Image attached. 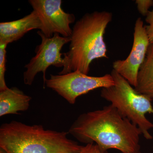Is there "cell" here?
I'll use <instances>...</instances> for the list:
<instances>
[{"label":"cell","instance_id":"cell-1","mask_svg":"<svg viewBox=\"0 0 153 153\" xmlns=\"http://www.w3.org/2000/svg\"><path fill=\"white\" fill-rule=\"evenodd\" d=\"M68 132L79 142L95 144L104 153L111 149L142 153L140 129L111 104L79 115Z\"/></svg>","mask_w":153,"mask_h":153},{"label":"cell","instance_id":"cell-2","mask_svg":"<svg viewBox=\"0 0 153 153\" xmlns=\"http://www.w3.org/2000/svg\"><path fill=\"white\" fill-rule=\"evenodd\" d=\"M112 17L110 12L95 11L85 14L76 22L69 50L63 53L65 65L59 74L78 71L88 75L93 60L108 58L104 35Z\"/></svg>","mask_w":153,"mask_h":153},{"label":"cell","instance_id":"cell-3","mask_svg":"<svg viewBox=\"0 0 153 153\" xmlns=\"http://www.w3.org/2000/svg\"><path fill=\"white\" fill-rule=\"evenodd\" d=\"M68 134L12 121L1 125L0 148L7 153H80L82 146Z\"/></svg>","mask_w":153,"mask_h":153},{"label":"cell","instance_id":"cell-4","mask_svg":"<svg viewBox=\"0 0 153 153\" xmlns=\"http://www.w3.org/2000/svg\"><path fill=\"white\" fill-rule=\"evenodd\" d=\"M111 74L114 85L102 88L101 97L137 126L146 139L152 140L149 131L153 128V123L146 116L147 113L153 115L152 100L138 93L126 79L114 69Z\"/></svg>","mask_w":153,"mask_h":153},{"label":"cell","instance_id":"cell-5","mask_svg":"<svg viewBox=\"0 0 153 153\" xmlns=\"http://www.w3.org/2000/svg\"><path fill=\"white\" fill-rule=\"evenodd\" d=\"M45 84L73 105L80 96L97 88L112 86L114 82L111 74L100 76H89L76 71L61 75L51 74L50 78L46 79Z\"/></svg>","mask_w":153,"mask_h":153},{"label":"cell","instance_id":"cell-6","mask_svg":"<svg viewBox=\"0 0 153 153\" xmlns=\"http://www.w3.org/2000/svg\"><path fill=\"white\" fill-rule=\"evenodd\" d=\"M38 34L41 37V44L36 47V55L25 66L27 70L24 73V81L27 85H32L36 75L41 72L43 74L44 85L48 67L53 66L63 68L65 60L61 51L65 44L70 42V38L60 36L58 33L50 38H47L40 31Z\"/></svg>","mask_w":153,"mask_h":153},{"label":"cell","instance_id":"cell-7","mask_svg":"<svg viewBox=\"0 0 153 153\" xmlns=\"http://www.w3.org/2000/svg\"><path fill=\"white\" fill-rule=\"evenodd\" d=\"M29 2L38 14L41 23L40 31L44 36L50 38L58 33L66 38L71 37L70 25L75 16L63 10L61 0H30Z\"/></svg>","mask_w":153,"mask_h":153},{"label":"cell","instance_id":"cell-8","mask_svg":"<svg viewBox=\"0 0 153 153\" xmlns=\"http://www.w3.org/2000/svg\"><path fill=\"white\" fill-rule=\"evenodd\" d=\"M150 43L146 27L141 18L135 23L132 48L128 57L123 60H117L113 63L114 70L117 72L135 88L138 74L144 61Z\"/></svg>","mask_w":153,"mask_h":153},{"label":"cell","instance_id":"cell-9","mask_svg":"<svg viewBox=\"0 0 153 153\" xmlns=\"http://www.w3.org/2000/svg\"><path fill=\"white\" fill-rule=\"evenodd\" d=\"M38 14L33 10L29 15L16 21L0 23V43L8 44L22 38L31 30H41Z\"/></svg>","mask_w":153,"mask_h":153},{"label":"cell","instance_id":"cell-10","mask_svg":"<svg viewBox=\"0 0 153 153\" xmlns=\"http://www.w3.org/2000/svg\"><path fill=\"white\" fill-rule=\"evenodd\" d=\"M32 97L16 87L0 91V117L7 114H19L30 107Z\"/></svg>","mask_w":153,"mask_h":153},{"label":"cell","instance_id":"cell-11","mask_svg":"<svg viewBox=\"0 0 153 153\" xmlns=\"http://www.w3.org/2000/svg\"><path fill=\"white\" fill-rule=\"evenodd\" d=\"M138 93L153 100V43L150 44L144 61L138 74L137 85Z\"/></svg>","mask_w":153,"mask_h":153},{"label":"cell","instance_id":"cell-12","mask_svg":"<svg viewBox=\"0 0 153 153\" xmlns=\"http://www.w3.org/2000/svg\"><path fill=\"white\" fill-rule=\"evenodd\" d=\"M7 44L0 43V91L7 89L5 75L7 62Z\"/></svg>","mask_w":153,"mask_h":153},{"label":"cell","instance_id":"cell-13","mask_svg":"<svg viewBox=\"0 0 153 153\" xmlns=\"http://www.w3.org/2000/svg\"><path fill=\"white\" fill-rule=\"evenodd\" d=\"M139 12L143 16H146L149 12V9L153 6L152 0H137L135 1Z\"/></svg>","mask_w":153,"mask_h":153},{"label":"cell","instance_id":"cell-14","mask_svg":"<svg viewBox=\"0 0 153 153\" xmlns=\"http://www.w3.org/2000/svg\"><path fill=\"white\" fill-rule=\"evenodd\" d=\"M146 21L148 25L146 27V31L151 44L153 43V10L149 11L146 16Z\"/></svg>","mask_w":153,"mask_h":153},{"label":"cell","instance_id":"cell-15","mask_svg":"<svg viewBox=\"0 0 153 153\" xmlns=\"http://www.w3.org/2000/svg\"><path fill=\"white\" fill-rule=\"evenodd\" d=\"M80 153H104L101 151L97 145L90 143L82 146Z\"/></svg>","mask_w":153,"mask_h":153},{"label":"cell","instance_id":"cell-16","mask_svg":"<svg viewBox=\"0 0 153 153\" xmlns=\"http://www.w3.org/2000/svg\"><path fill=\"white\" fill-rule=\"evenodd\" d=\"M0 153H7L5 151H4V150L2 149H1L0 148Z\"/></svg>","mask_w":153,"mask_h":153},{"label":"cell","instance_id":"cell-17","mask_svg":"<svg viewBox=\"0 0 153 153\" xmlns=\"http://www.w3.org/2000/svg\"></svg>","mask_w":153,"mask_h":153},{"label":"cell","instance_id":"cell-18","mask_svg":"<svg viewBox=\"0 0 153 153\" xmlns=\"http://www.w3.org/2000/svg\"></svg>","mask_w":153,"mask_h":153}]
</instances>
